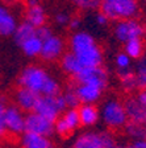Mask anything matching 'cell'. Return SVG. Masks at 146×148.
Returning <instances> with one entry per match:
<instances>
[{"label":"cell","instance_id":"15","mask_svg":"<svg viewBox=\"0 0 146 148\" xmlns=\"http://www.w3.org/2000/svg\"><path fill=\"white\" fill-rule=\"evenodd\" d=\"M21 148H54L49 138L24 132L21 136Z\"/></svg>","mask_w":146,"mask_h":148},{"label":"cell","instance_id":"16","mask_svg":"<svg viewBox=\"0 0 146 148\" xmlns=\"http://www.w3.org/2000/svg\"><path fill=\"white\" fill-rule=\"evenodd\" d=\"M80 126H92L99 119V111L94 105H82L78 107Z\"/></svg>","mask_w":146,"mask_h":148},{"label":"cell","instance_id":"19","mask_svg":"<svg viewBox=\"0 0 146 148\" xmlns=\"http://www.w3.org/2000/svg\"><path fill=\"white\" fill-rule=\"evenodd\" d=\"M124 131L128 134L130 138H133L136 142H138V140L146 142V124L128 122L126 126L124 127Z\"/></svg>","mask_w":146,"mask_h":148},{"label":"cell","instance_id":"5","mask_svg":"<svg viewBox=\"0 0 146 148\" xmlns=\"http://www.w3.org/2000/svg\"><path fill=\"white\" fill-rule=\"evenodd\" d=\"M115 145L112 132H86L78 136L71 148H113Z\"/></svg>","mask_w":146,"mask_h":148},{"label":"cell","instance_id":"23","mask_svg":"<svg viewBox=\"0 0 146 148\" xmlns=\"http://www.w3.org/2000/svg\"><path fill=\"white\" fill-rule=\"evenodd\" d=\"M63 122L66 123V126L70 128V131H75L78 127L80 126L79 122V114H78V108H70L69 111H66L62 116Z\"/></svg>","mask_w":146,"mask_h":148},{"label":"cell","instance_id":"40","mask_svg":"<svg viewBox=\"0 0 146 148\" xmlns=\"http://www.w3.org/2000/svg\"><path fill=\"white\" fill-rule=\"evenodd\" d=\"M113 148H134V147H133V144H130V145H117L116 144Z\"/></svg>","mask_w":146,"mask_h":148},{"label":"cell","instance_id":"27","mask_svg":"<svg viewBox=\"0 0 146 148\" xmlns=\"http://www.w3.org/2000/svg\"><path fill=\"white\" fill-rule=\"evenodd\" d=\"M41 92H43L45 97H57V95H59V86H58V83L54 79L49 78L45 82V85H43Z\"/></svg>","mask_w":146,"mask_h":148},{"label":"cell","instance_id":"2","mask_svg":"<svg viewBox=\"0 0 146 148\" xmlns=\"http://www.w3.org/2000/svg\"><path fill=\"white\" fill-rule=\"evenodd\" d=\"M100 11L107 20H136L140 15V4L138 0H119L115 3L103 1Z\"/></svg>","mask_w":146,"mask_h":148},{"label":"cell","instance_id":"34","mask_svg":"<svg viewBox=\"0 0 146 148\" xmlns=\"http://www.w3.org/2000/svg\"><path fill=\"white\" fill-rule=\"evenodd\" d=\"M136 97V99H137L138 102H140L141 105L146 106V90H140V92H138Z\"/></svg>","mask_w":146,"mask_h":148},{"label":"cell","instance_id":"31","mask_svg":"<svg viewBox=\"0 0 146 148\" xmlns=\"http://www.w3.org/2000/svg\"><path fill=\"white\" fill-rule=\"evenodd\" d=\"M5 105L4 102L0 99V139H4L7 136L5 124H4V112H5Z\"/></svg>","mask_w":146,"mask_h":148},{"label":"cell","instance_id":"42","mask_svg":"<svg viewBox=\"0 0 146 148\" xmlns=\"http://www.w3.org/2000/svg\"><path fill=\"white\" fill-rule=\"evenodd\" d=\"M143 1H145V4H146V0H143Z\"/></svg>","mask_w":146,"mask_h":148},{"label":"cell","instance_id":"13","mask_svg":"<svg viewBox=\"0 0 146 148\" xmlns=\"http://www.w3.org/2000/svg\"><path fill=\"white\" fill-rule=\"evenodd\" d=\"M40 97L41 95L38 92H34L32 90L24 89V87H18L16 90V102H17L18 107L24 111H29V112L34 111V107H36L37 101Z\"/></svg>","mask_w":146,"mask_h":148},{"label":"cell","instance_id":"18","mask_svg":"<svg viewBox=\"0 0 146 148\" xmlns=\"http://www.w3.org/2000/svg\"><path fill=\"white\" fill-rule=\"evenodd\" d=\"M61 66L65 71H67L69 74H71V77L78 74L82 70V65L79 64V61L76 60V57L73 53H66L61 60Z\"/></svg>","mask_w":146,"mask_h":148},{"label":"cell","instance_id":"1","mask_svg":"<svg viewBox=\"0 0 146 148\" xmlns=\"http://www.w3.org/2000/svg\"><path fill=\"white\" fill-rule=\"evenodd\" d=\"M70 48L82 68H97L101 64V49L87 33H76L71 37Z\"/></svg>","mask_w":146,"mask_h":148},{"label":"cell","instance_id":"33","mask_svg":"<svg viewBox=\"0 0 146 148\" xmlns=\"http://www.w3.org/2000/svg\"><path fill=\"white\" fill-rule=\"evenodd\" d=\"M116 62H117V66L121 69H126L130 64V58H129L128 56L122 53V54H119L117 56V58H116Z\"/></svg>","mask_w":146,"mask_h":148},{"label":"cell","instance_id":"11","mask_svg":"<svg viewBox=\"0 0 146 148\" xmlns=\"http://www.w3.org/2000/svg\"><path fill=\"white\" fill-rule=\"evenodd\" d=\"M33 112L46 118V119H49L50 122L54 123L55 120L59 118L61 110H59L57 106L55 97H45L43 95V97H40V98H38Z\"/></svg>","mask_w":146,"mask_h":148},{"label":"cell","instance_id":"14","mask_svg":"<svg viewBox=\"0 0 146 148\" xmlns=\"http://www.w3.org/2000/svg\"><path fill=\"white\" fill-rule=\"evenodd\" d=\"M70 87L75 90L80 103H83V105H91V103L96 102L101 95V89L91 86V85H78V86Z\"/></svg>","mask_w":146,"mask_h":148},{"label":"cell","instance_id":"37","mask_svg":"<svg viewBox=\"0 0 146 148\" xmlns=\"http://www.w3.org/2000/svg\"><path fill=\"white\" fill-rule=\"evenodd\" d=\"M79 18H78V17H74L73 18V20H71V23H70V27L71 28H76V27H78V25H79Z\"/></svg>","mask_w":146,"mask_h":148},{"label":"cell","instance_id":"22","mask_svg":"<svg viewBox=\"0 0 146 148\" xmlns=\"http://www.w3.org/2000/svg\"><path fill=\"white\" fill-rule=\"evenodd\" d=\"M120 81H121V85L124 87L125 91H133V90L137 89V79H136V74H133L132 71H126V70H121L119 73Z\"/></svg>","mask_w":146,"mask_h":148},{"label":"cell","instance_id":"7","mask_svg":"<svg viewBox=\"0 0 146 148\" xmlns=\"http://www.w3.org/2000/svg\"><path fill=\"white\" fill-rule=\"evenodd\" d=\"M25 132L49 138L54 132V123L36 112H29L25 118Z\"/></svg>","mask_w":146,"mask_h":148},{"label":"cell","instance_id":"30","mask_svg":"<svg viewBox=\"0 0 146 148\" xmlns=\"http://www.w3.org/2000/svg\"><path fill=\"white\" fill-rule=\"evenodd\" d=\"M73 3L82 9H95L101 5L103 0H73Z\"/></svg>","mask_w":146,"mask_h":148},{"label":"cell","instance_id":"8","mask_svg":"<svg viewBox=\"0 0 146 148\" xmlns=\"http://www.w3.org/2000/svg\"><path fill=\"white\" fill-rule=\"evenodd\" d=\"M4 124H5L7 136H20L25 132V118L17 107H7L4 112Z\"/></svg>","mask_w":146,"mask_h":148},{"label":"cell","instance_id":"26","mask_svg":"<svg viewBox=\"0 0 146 148\" xmlns=\"http://www.w3.org/2000/svg\"><path fill=\"white\" fill-rule=\"evenodd\" d=\"M136 79H137V89L146 90V60L140 62L138 65V71L136 74Z\"/></svg>","mask_w":146,"mask_h":148},{"label":"cell","instance_id":"41","mask_svg":"<svg viewBox=\"0 0 146 148\" xmlns=\"http://www.w3.org/2000/svg\"><path fill=\"white\" fill-rule=\"evenodd\" d=\"M103 1H107V3H115V1H119V0H103Z\"/></svg>","mask_w":146,"mask_h":148},{"label":"cell","instance_id":"4","mask_svg":"<svg viewBox=\"0 0 146 148\" xmlns=\"http://www.w3.org/2000/svg\"><path fill=\"white\" fill-rule=\"evenodd\" d=\"M107 71L101 66L97 68H83L78 74L73 75L70 79V86L78 85H91L103 90L107 86Z\"/></svg>","mask_w":146,"mask_h":148},{"label":"cell","instance_id":"3","mask_svg":"<svg viewBox=\"0 0 146 148\" xmlns=\"http://www.w3.org/2000/svg\"><path fill=\"white\" fill-rule=\"evenodd\" d=\"M103 119L111 132H117L128 123V116L125 112L124 105L121 101H109L104 106L103 110Z\"/></svg>","mask_w":146,"mask_h":148},{"label":"cell","instance_id":"9","mask_svg":"<svg viewBox=\"0 0 146 148\" xmlns=\"http://www.w3.org/2000/svg\"><path fill=\"white\" fill-rule=\"evenodd\" d=\"M145 33V28L136 20H122L115 28V34L120 41H129L133 38H141Z\"/></svg>","mask_w":146,"mask_h":148},{"label":"cell","instance_id":"21","mask_svg":"<svg viewBox=\"0 0 146 148\" xmlns=\"http://www.w3.org/2000/svg\"><path fill=\"white\" fill-rule=\"evenodd\" d=\"M125 54L128 56L129 58H140L143 53V42L141 38H133V40L126 41L125 45Z\"/></svg>","mask_w":146,"mask_h":148},{"label":"cell","instance_id":"38","mask_svg":"<svg viewBox=\"0 0 146 148\" xmlns=\"http://www.w3.org/2000/svg\"><path fill=\"white\" fill-rule=\"evenodd\" d=\"M97 20H99V23H100V24H105V23H107V17H105V16H104V15H101V13H100V15H99V17H97Z\"/></svg>","mask_w":146,"mask_h":148},{"label":"cell","instance_id":"12","mask_svg":"<svg viewBox=\"0 0 146 148\" xmlns=\"http://www.w3.org/2000/svg\"><path fill=\"white\" fill-rule=\"evenodd\" d=\"M63 50V42L59 37L52 36L48 40L42 42V49H41V57L46 61H53V60L58 58L62 54Z\"/></svg>","mask_w":146,"mask_h":148},{"label":"cell","instance_id":"35","mask_svg":"<svg viewBox=\"0 0 146 148\" xmlns=\"http://www.w3.org/2000/svg\"><path fill=\"white\" fill-rule=\"evenodd\" d=\"M57 21L59 23V24H66L67 21H69V17H67L65 13H59V15H57Z\"/></svg>","mask_w":146,"mask_h":148},{"label":"cell","instance_id":"28","mask_svg":"<svg viewBox=\"0 0 146 148\" xmlns=\"http://www.w3.org/2000/svg\"><path fill=\"white\" fill-rule=\"evenodd\" d=\"M63 98H65V102H66V106H69V107H71V108L79 107L80 101H79V98H78L75 90H74L73 87H69L66 94H63Z\"/></svg>","mask_w":146,"mask_h":148},{"label":"cell","instance_id":"20","mask_svg":"<svg viewBox=\"0 0 146 148\" xmlns=\"http://www.w3.org/2000/svg\"><path fill=\"white\" fill-rule=\"evenodd\" d=\"M15 37H16V41H17L20 45H22V44H24L25 41H28L29 38L36 37V29H34L31 24H28V23H22V24L16 29Z\"/></svg>","mask_w":146,"mask_h":148},{"label":"cell","instance_id":"24","mask_svg":"<svg viewBox=\"0 0 146 148\" xmlns=\"http://www.w3.org/2000/svg\"><path fill=\"white\" fill-rule=\"evenodd\" d=\"M22 49H24L25 54L28 56H37L41 53V49H42V41L37 37H32L28 41H25L22 44Z\"/></svg>","mask_w":146,"mask_h":148},{"label":"cell","instance_id":"6","mask_svg":"<svg viewBox=\"0 0 146 148\" xmlns=\"http://www.w3.org/2000/svg\"><path fill=\"white\" fill-rule=\"evenodd\" d=\"M49 79V75L45 70L37 68V66H29L22 70L21 75L18 78L20 87L32 90L34 92H41L45 82Z\"/></svg>","mask_w":146,"mask_h":148},{"label":"cell","instance_id":"29","mask_svg":"<svg viewBox=\"0 0 146 148\" xmlns=\"http://www.w3.org/2000/svg\"><path fill=\"white\" fill-rule=\"evenodd\" d=\"M54 130H55V132L63 139L70 138L71 134H73V131H70V128L66 126V123L63 122L62 118H58V119L54 122Z\"/></svg>","mask_w":146,"mask_h":148},{"label":"cell","instance_id":"32","mask_svg":"<svg viewBox=\"0 0 146 148\" xmlns=\"http://www.w3.org/2000/svg\"><path fill=\"white\" fill-rule=\"evenodd\" d=\"M36 37L37 38H40L41 41H45L48 40L49 37H52V33H50V29H49L48 27H40V28H37L36 29Z\"/></svg>","mask_w":146,"mask_h":148},{"label":"cell","instance_id":"17","mask_svg":"<svg viewBox=\"0 0 146 148\" xmlns=\"http://www.w3.org/2000/svg\"><path fill=\"white\" fill-rule=\"evenodd\" d=\"M25 18L26 23L31 24L32 27L40 28L45 24L46 16L43 9L40 5H34V7H26V12H25Z\"/></svg>","mask_w":146,"mask_h":148},{"label":"cell","instance_id":"39","mask_svg":"<svg viewBox=\"0 0 146 148\" xmlns=\"http://www.w3.org/2000/svg\"><path fill=\"white\" fill-rule=\"evenodd\" d=\"M7 15H8V13H7V11H5V9L0 8V21H1V20H3V18L5 17Z\"/></svg>","mask_w":146,"mask_h":148},{"label":"cell","instance_id":"25","mask_svg":"<svg viewBox=\"0 0 146 148\" xmlns=\"http://www.w3.org/2000/svg\"><path fill=\"white\" fill-rule=\"evenodd\" d=\"M16 31V24H15V18L12 16L7 15L5 17L0 21V34H4V36H8L12 32Z\"/></svg>","mask_w":146,"mask_h":148},{"label":"cell","instance_id":"10","mask_svg":"<svg viewBox=\"0 0 146 148\" xmlns=\"http://www.w3.org/2000/svg\"><path fill=\"white\" fill-rule=\"evenodd\" d=\"M121 102L128 116V122L146 124V106L141 105L133 95H126Z\"/></svg>","mask_w":146,"mask_h":148},{"label":"cell","instance_id":"36","mask_svg":"<svg viewBox=\"0 0 146 148\" xmlns=\"http://www.w3.org/2000/svg\"><path fill=\"white\" fill-rule=\"evenodd\" d=\"M134 148H146V142H142V140H138V142L133 143Z\"/></svg>","mask_w":146,"mask_h":148}]
</instances>
